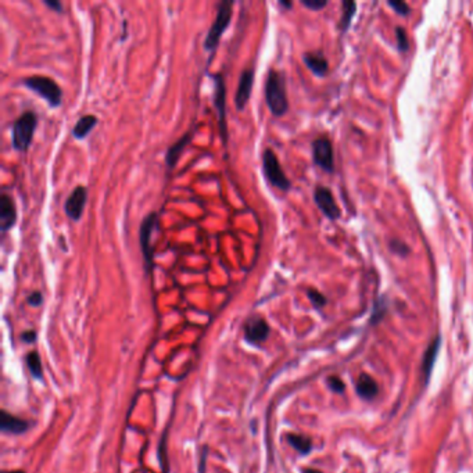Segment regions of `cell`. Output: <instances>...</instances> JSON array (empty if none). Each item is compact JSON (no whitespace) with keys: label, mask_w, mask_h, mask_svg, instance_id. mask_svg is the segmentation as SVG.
I'll return each instance as SVG.
<instances>
[{"label":"cell","mask_w":473,"mask_h":473,"mask_svg":"<svg viewBox=\"0 0 473 473\" xmlns=\"http://www.w3.org/2000/svg\"><path fill=\"white\" fill-rule=\"evenodd\" d=\"M265 103L275 117H282L289 110L286 83L282 72L269 69L265 80Z\"/></svg>","instance_id":"6da1fadb"},{"label":"cell","mask_w":473,"mask_h":473,"mask_svg":"<svg viewBox=\"0 0 473 473\" xmlns=\"http://www.w3.org/2000/svg\"><path fill=\"white\" fill-rule=\"evenodd\" d=\"M37 125V115L33 111L22 112L12 123L11 140L17 151H26L32 143Z\"/></svg>","instance_id":"7a4b0ae2"},{"label":"cell","mask_w":473,"mask_h":473,"mask_svg":"<svg viewBox=\"0 0 473 473\" xmlns=\"http://www.w3.org/2000/svg\"><path fill=\"white\" fill-rule=\"evenodd\" d=\"M24 86H26L29 90L37 93L43 100L49 103L50 107H58L62 100V92L58 86V83L51 79L50 76L43 75H32L22 80Z\"/></svg>","instance_id":"3957f363"},{"label":"cell","mask_w":473,"mask_h":473,"mask_svg":"<svg viewBox=\"0 0 473 473\" xmlns=\"http://www.w3.org/2000/svg\"><path fill=\"white\" fill-rule=\"evenodd\" d=\"M232 7H233V1L232 0H226L219 3L218 6V12L215 17L214 24L209 26L208 32H207V37L204 40V47L208 51H214L218 44H219V39L223 35V32L226 31V28L230 24L232 19Z\"/></svg>","instance_id":"277c9868"},{"label":"cell","mask_w":473,"mask_h":473,"mask_svg":"<svg viewBox=\"0 0 473 473\" xmlns=\"http://www.w3.org/2000/svg\"><path fill=\"white\" fill-rule=\"evenodd\" d=\"M262 171L272 186L284 191L290 189L291 183L283 172L280 162L272 148H265L262 153Z\"/></svg>","instance_id":"5b68a950"},{"label":"cell","mask_w":473,"mask_h":473,"mask_svg":"<svg viewBox=\"0 0 473 473\" xmlns=\"http://www.w3.org/2000/svg\"><path fill=\"white\" fill-rule=\"evenodd\" d=\"M157 221H158L157 212H150L143 218L140 227H139V243H140V248H141V254H143L147 272H151V269L154 268V259H153L154 251L150 244V240H151V233L154 227L157 226Z\"/></svg>","instance_id":"8992f818"},{"label":"cell","mask_w":473,"mask_h":473,"mask_svg":"<svg viewBox=\"0 0 473 473\" xmlns=\"http://www.w3.org/2000/svg\"><path fill=\"white\" fill-rule=\"evenodd\" d=\"M214 105L218 112V123L222 141H227V125H226V87L222 74L214 75Z\"/></svg>","instance_id":"52a82bcc"},{"label":"cell","mask_w":473,"mask_h":473,"mask_svg":"<svg viewBox=\"0 0 473 473\" xmlns=\"http://www.w3.org/2000/svg\"><path fill=\"white\" fill-rule=\"evenodd\" d=\"M312 157L313 162L323 171L332 172L334 168L333 158V146L330 140L325 136H320L312 141Z\"/></svg>","instance_id":"ba28073f"},{"label":"cell","mask_w":473,"mask_h":473,"mask_svg":"<svg viewBox=\"0 0 473 473\" xmlns=\"http://www.w3.org/2000/svg\"><path fill=\"white\" fill-rule=\"evenodd\" d=\"M86 200H87V189L82 184L75 186L64 203V212L67 214V216L78 222L82 218Z\"/></svg>","instance_id":"9c48e42d"},{"label":"cell","mask_w":473,"mask_h":473,"mask_svg":"<svg viewBox=\"0 0 473 473\" xmlns=\"http://www.w3.org/2000/svg\"><path fill=\"white\" fill-rule=\"evenodd\" d=\"M269 336V325L268 322L258 316V315H252L250 316L246 323H244V338L248 343L252 344H259L262 341H265Z\"/></svg>","instance_id":"30bf717a"},{"label":"cell","mask_w":473,"mask_h":473,"mask_svg":"<svg viewBox=\"0 0 473 473\" xmlns=\"http://www.w3.org/2000/svg\"><path fill=\"white\" fill-rule=\"evenodd\" d=\"M313 200L318 205V208L323 212V215H326L329 219L334 221L340 216V209L338 205L334 201V197L332 194V191L325 187V186H318L313 191Z\"/></svg>","instance_id":"8fae6325"},{"label":"cell","mask_w":473,"mask_h":473,"mask_svg":"<svg viewBox=\"0 0 473 473\" xmlns=\"http://www.w3.org/2000/svg\"><path fill=\"white\" fill-rule=\"evenodd\" d=\"M252 82H254V69L252 68L243 69L240 74V79H239V85H237L236 96H234V104L239 111H241L248 103V98L251 96Z\"/></svg>","instance_id":"7c38bea8"},{"label":"cell","mask_w":473,"mask_h":473,"mask_svg":"<svg viewBox=\"0 0 473 473\" xmlns=\"http://www.w3.org/2000/svg\"><path fill=\"white\" fill-rule=\"evenodd\" d=\"M17 221V207L12 197L7 193L0 196V230L6 233L10 230Z\"/></svg>","instance_id":"4fadbf2b"},{"label":"cell","mask_w":473,"mask_h":473,"mask_svg":"<svg viewBox=\"0 0 473 473\" xmlns=\"http://www.w3.org/2000/svg\"><path fill=\"white\" fill-rule=\"evenodd\" d=\"M194 136V129H190L187 130L182 137H179L165 153V162L168 165L169 169H173L175 165L178 164L183 150L187 147V144L190 143V140L193 139Z\"/></svg>","instance_id":"5bb4252c"},{"label":"cell","mask_w":473,"mask_h":473,"mask_svg":"<svg viewBox=\"0 0 473 473\" xmlns=\"http://www.w3.org/2000/svg\"><path fill=\"white\" fill-rule=\"evenodd\" d=\"M29 423L21 418H17L6 411L1 412V422H0V427L3 431L6 433H11V434H21L25 433L29 429Z\"/></svg>","instance_id":"9a60e30c"},{"label":"cell","mask_w":473,"mask_h":473,"mask_svg":"<svg viewBox=\"0 0 473 473\" xmlns=\"http://www.w3.org/2000/svg\"><path fill=\"white\" fill-rule=\"evenodd\" d=\"M356 393L363 399H372L377 395L379 386L375 381V379H372L366 373H362L358 379V383H356Z\"/></svg>","instance_id":"2e32d148"},{"label":"cell","mask_w":473,"mask_h":473,"mask_svg":"<svg viewBox=\"0 0 473 473\" xmlns=\"http://www.w3.org/2000/svg\"><path fill=\"white\" fill-rule=\"evenodd\" d=\"M304 62L318 76H325L329 68L327 60L320 53H305Z\"/></svg>","instance_id":"e0dca14e"},{"label":"cell","mask_w":473,"mask_h":473,"mask_svg":"<svg viewBox=\"0 0 473 473\" xmlns=\"http://www.w3.org/2000/svg\"><path fill=\"white\" fill-rule=\"evenodd\" d=\"M96 125H97V117L96 115H93V114L83 115L74 125L72 135L76 139H85Z\"/></svg>","instance_id":"ac0fdd59"},{"label":"cell","mask_w":473,"mask_h":473,"mask_svg":"<svg viewBox=\"0 0 473 473\" xmlns=\"http://www.w3.org/2000/svg\"><path fill=\"white\" fill-rule=\"evenodd\" d=\"M440 336H437L431 343L430 345L427 347L426 352H424V358H423V373H424V377L426 380L429 379L430 373H431V369L434 366V361L437 358V354H438V348H440Z\"/></svg>","instance_id":"d6986e66"},{"label":"cell","mask_w":473,"mask_h":473,"mask_svg":"<svg viewBox=\"0 0 473 473\" xmlns=\"http://www.w3.org/2000/svg\"><path fill=\"white\" fill-rule=\"evenodd\" d=\"M287 442L301 455H307L312 449V442L309 438L300 436V434H289L287 436Z\"/></svg>","instance_id":"ffe728a7"},{"label":"cell","mask_w":473,"mask_h":473,"mask_svg":"<svg viewBox=\"0 0 473 473\" xmlns=\"http://www.w3.org/2000/svg\"><path fill=\"white\" fill-rule=\"evenodd\" d=\"M25 361H26V365H28V369H29L31 375L35 379H42L43 370H42V362H40L39 354L36 351H31V352L26 354Z\"/></svg>","instance_id":"44dd1931"},{"label":"cell","mask_w":473,"mask_h":473,"mask_svg":"<svg viewBox=\"0 0 473 473\" xmlns=\"http://www.w3.org/2000/svg\"><path fill=\"white\" fill-rule=\"evenodd\" d=\"M343 7H344V11H343V15H341V19H340V28L343 31H345L350 24H351V19L355 14V10H356V4L354 1H343Z\"/></svg>","instance_id":"7402d4cb"},{"label":"cell","mask_w":473,"mask_h":473,"mask_svg":"<svg viewBox=\"0 0 473 473\" xmlns=\"http://www.w3.org/2000/svg\"><path fill=\"white\" fill-rule=\"evenodd\" d=\"M307 295L315 308H322L326 304V297L315 289H308Z\"/></svg>","instance_id":"603a6c76"},{"label":"cell","mask_w":473,"mask_h":473,"mask_svg":"<svg viewBox=\"0 0 473 473\" xmlns=\"http://www.w3.org/2000/svg\"><path fill=\"white\" fill-rule=\"evenodd\" d=\"M395 37H397V46L401 51H406L408 50V36H406V32L404 28L398 26L395 29Z\"/></svg>","instance_id":"cb8c5ba5"},{"label":"cell","mask_w":473,"mask_h":473,"mask_svg":"<svg viewBox=\"0 0 473 473\" xmlns=\"http://www.w3.org/2000/svg\"><path fill=\"white\" fill-rule=\"evenodd\" d=\"M327 386H329L330 390H333L334 393H343V391H344V383H343L341 379H338L337 376H330V377H327Z\"/></svg>","instance_id":"d4e9b609"},{"label":"cell","mask_w":473,"mask_h":473,"mask_svg":"<svg viewBox=\"0 0 473 473\" xmlns=\"http://www.w3.org/2000/svg\"><path fill=\"white\" fill-rule=\"evenodd\" d=\"M388 6L391 8H394V11H397L399 15H408L409 14V6L404 1H388Z\"/></svg>","instance_id":"484cf974"},{"label":"cell","mask_w":473,"mask_h":473,"mask_svg":"<svg viewBox=\"0 0 473 473\" xmlns=\"http://www.w3.org/2000/svg\"><path fill=\"white\" fill-rule=\"evenodd\" d=\"M390 248H391L394 252L399 254V255H405V254L408 252L406 244L402 243V241H399V240H391V241H390Z\"/></svg>","instance_id":"4316f807"},{"label":"cell","mask_w":473,"mask_h":473,"mask_svg":"<svg viewBox=\"0 0 473 473\" xmlns=\"http://www.w3.org/2000/svg\"><path fill=\"white\" fill-rule=\"evenodd\" d=\"M301 3H302V6H305L307 8H311V10H320L327 4L326 0H301Z\"/></svg>","instance_id":"83f0119b"},{"label":"cell","mask_w":473,"mask_h":473,"mask_svg":"<svg viewBox=\"0 0 473 473\" xmlns=\"http://www.w3.org/2000/svg\"><path fill=\"white\" fill-rule=\"evenodd\" d=\"M28 304L32 305V307H39L42 302H43V295L40 291H32L28 298H26Z\"/></svg>","instance_id":"f1b7e54d"},{"label":"cell","mask_w":473,"mask_h":473,"mask_svg":"<svg viewBox=\"0 0 473 473\" xmlns=\"http://www.w3.org/2000/svg\"><path fill=\"white\" fill-rule=\"evenodd\" d=\"M43 3L55 12H62V4L58 0H43Z\"/></svg>","instance_id":"f546056e"},{"label":"cell","mask_w":473,"mask_h":473,"mask_svg":"<svg viewBox=\"0 0 473 473\" xmlns=\"http://www.w3.org/2000/svg\"><path fill=\"white\" fill-rule=\"evenodd\" d=\"M21 338L25 343H33L36 340V332L35 330H25V332H22Z\"/></svg>","instance_id":"4dcf8cb0"},{"label":"cell","mask_w":473,"mask_h":473,"mask_svg":"<svg viewBox=\"0 0 473 473\" xmlns=\"http://www.w3.org/2000/svg\"><path fill=\"white\" fill-rule=\"evenodd\" d=\"M205 456H207V447L203 448L201 452V467H198V473H205Z\"/></svg>","instance_id":"1f68e13d"},{"label":"cell","mask_w":473,"mask_h":473,"mask_svg":"<svg viewBox=\"0 0 473 473\" xmlns=\"http://www.w3.org/2000/svg\"><path fill=\"white\" fill-rule=\"evenodd\" d=\"M279 4H280L282 7H284V8H291V6H293L291 1H283V0H280Z\"/></svg>","instance_id":"d6a6232c"},{"label":"cell","mask_w":473,"mask_h":473,"mask_svg":"<svg viewBox=\"0 0 473 473\" xmlns=\"http://www.w3.org/2000/svg\"><path fill=\"white\" fill-rule=\"evenodd\" d=\"M302 473H322V472H319V470H315V469H304V470H302Z\"/></svg>","instance_id":"836d02e7"},{"label":"cell","mask_w":473,"mask_h":473,"mask_svg":"<svg viewBox=\"0 0 473 473\" xmlns=\"http://www.w3.org/2000/svg\"><path fill=\"white\" fill-rule=\"evenodd\" d=\"M1 473H25L24 470H3Z\"/></svg>","instance_id":"e575fe53"}]
</instances>
